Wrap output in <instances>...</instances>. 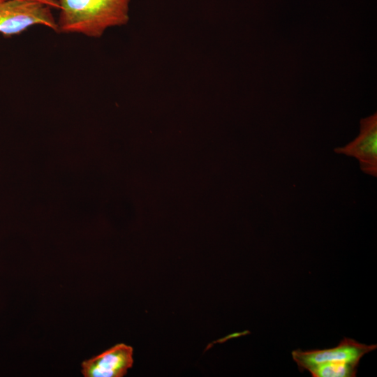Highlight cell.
<instances>
[{"mask_svg":"<svg viewBox=\"0 0 377 377\" xmlns=\"http://www.w3.org/2000/svg\"><path fill=\"white\" fill-rule=\"evenodd\" d=\"M45 3L53 8L59 9V0H34Z\"/></svg>","mask_w":377,"mask_h":377,"instance_id":"cell-7","label":"cell"},{"mask_svg":"<svg viewBox=\"0 0 377 377\" xmlns=\"http://www.w3.org/2000/svg\"><path fill=\"white\" fill-rule=\"evenodd\" d=\"M51 8L34 0H0V33L10 36L36 24L58 31Z\"/></svg>","mask_w":377,"mask_h":377,"instance_id":"cell-2","label":"cell"},{"mask_svg":"<svg viewBox=\"0 0 377 377\" xmlns=\"http://www.w3.org/2000/svg\"><path fill=\"white\" fill-rule=\"evenodd\" d=\"M133 348L117 344L82 364L85 377H121L133 365Z\"/></svg>","mask_w":377,"mask_h":377,"instance_id":"cell-5","label":"cell"},{"mask_svg":"<svg viewBox=\"0 0 377 377\" xmlns=\"http://www.w3.org/2000/svg\"><path fill=\"white\" fill-rule=\"evenodd\" d=\"M376 348V345H367L345 337L336 347L305 351L298 349L292 352V357L300 371H304L326 362L346 361L359 364L364 355Z\"/></svg>","mask_w":377,"mask_h":377,"instance_id":"cell-3","label":"cell"},{"mask_svg":"<svg viewBox=\"0 0 377 377\" xmlns=\"http://www.w3.org/2000/svg\"><path fill=\"white\" fill-rule=\"evenodd\" d=\"M358 364L346 361L326 362L317 364L308 371L313 377H354Z\"/></svg>","mask_w":377,"mask_h":377,"instance_id":"cell-6","label":"cell"},{"mask_svg":"<svg viewBox=\"0 0 377 377\" xmlns=\"http://www.w3.org/2000/svg\"><path fill=\"white\" fill-rule=\"evenodd\" d=\"M131 0H59L58 31L101 37L109 27L129 20Z\"/></svg>","mask_w":377,"mask_h":377,"instance_id":"cell-1","label":"cell"},{"mask_svg":"<svg viewBox=\"0 0 377 377\" xmlns=\"http://www.w3.org/2000/svg\"><path fill=\"white\" fill-rule=\"evenodd\" d=\"M334 152L355 158L361 170L377 177V121L376 114L361 121L359 135L343 147H337Z\"/></svg>","mask_w":377,"mask_h":377,"instance_id":"cell-4","label":"cell"}]
</instances>
